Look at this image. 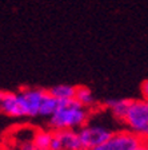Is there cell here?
Here are the masks:
<instances>
[{
  "label": "cell",
  "mask_w": 148,
  "mask_h": 150,
  "mask_svg": "<svg viewBox=\"0 0 148 150\" xmlns=\"http://www.w3.org/2000/svg\"><path fill=\"white\" fill-rule=\"evenodd\" d=\"M90 111L75 99L59 102L56 111L49 117V126L53 131L80 130L87 125Z\"/></svg>",
  "instance_id": "obj_1"
},
{
  "label": "cell",
  "mask_w": 148,
  "mask_h": 150,
  "mask_svg": "<svg viewBox=\"0 0 148 150\" xmlns=\"http://www.w3.org/2000/svg\"><path fill=\"white\" fill-rule=\"evenodd\" d=\"M124 123L133 134L148 141V100H132Z\"/></svg>",
  "instance_id": "obj_2"
},
{
  "label": "cell",
  "mask_w": 148,
  "mask_h": 150,
  "mask_svg": "<svg viewBox=\"0 0 148 150\" xmlns=\"http://www.w3.org/2000/svg\"><path fill=\"white\" fill-rule=\"evenodd\" d=\"M112 134L114 133L109 129L99 125H86L79 130L83 147L90 150H95L99 146H102L103 144H105Z\"/></svg>",
  "instance_id": "obj_3"
},
{
  "label": "cell",
  "mask_w": 148,
  "mask_h": 150,
  "mask_svg": "<svg viewBox=\"0 0 148 150\" xmlns=\"http://www.w3.org/2000/svg\"><path fill=\"white\" fill-rule=\"evenodd\" d=\"M145 141L132 131H117L111 135V138L95 150H135L143 145Z\"/></svg>",
  "instance_id": "obj_4"
},
{
  "label": "cell",
  "mask_w": 148,
  "mask_h": 150,
  "mask_svg": "<svg viewBox=\"0 0 148 150\" xmlns=\"http://www.w3.org/2000/svg\"><path fill=\"white\" fill-rule=\"evenodd\" d=\"M19 95L22 98L23 109L25 117H36L40 115V107L43 98L46 95V90L34 87H25L19 91Z\"/></svg>",
  "instance_id": "obj_5"
},
{
  "label": "cell",
  "mask_w": 148,
  "mask_h": 150,
  "mask_svg": "<svg viewBox=\"0 0 148 150\" xmlns=\"http://www.w3.org/2000/svg\"><path fill=\"white\" fill-rule=\"evenodd\" d=\"M84 149L80 141L79 130L53 131L52 144L49 150H81Z\"/></svg>",
  "instance_id": "obj_6"
},
{
  "label": "cell",
  "mask_w": 148,
  "mask_h": 150,
  "mask_svg": "<svg viewBox=\"0 0 148 150\" xmlns=\"http://www.w3.org/2000/svg\"><path fill=\"white\" fill-rule=\"evenodd\" d=\"M0 112H3L11 118L25 117L22 98H20L19 93L0 91Z\"/></svg>",
  "instance_id": "obj_7"
},
{
  "label": "cell",
  "mask_w": 148,
  "mask_h": 150,
  "mask_svg": "<svg viewBox=\"0 0 148 150\" xmlns=\"http://www.w3.org/2000/svg\"><path fill=\"white\" fill-rule=\"evenodd\" d=\"M131 102H132L131 99H108L105 102V107L111 111V114L117 121L124 122L130 110Z\"/></svg>",
  "instance_id": "obj_8"
},
{
  "label": "cell",
  "mask_w": 148,
  "mask_h": 150,
  "mask_svg": "<svg viewBox=\"0 0 148 150\" xmlns=\"http://www.w3.org/2000/svg\"><path fill=\"white\" fill-rule=\"evenodd\" d=\"M75 93H76V87L71 84H58L49 90V94L55 97L59 102L75 99Z\"/></svg>",
  "instance_id": "obj_9"
},
{
  "label": "cell",
  "mask_w": 148,
  "mask_h": 150,
  "mask_svg": "<svg viewBox=\"0 0 148 150\" xmlns=\"http://www.w3.org/2000/svg\"><path fill=\"white\" fill-rule=\"evenodd\" d=\"M75 100L79 102L81 106L90 109L95 103V97L92 91L86 86H76V93H75Z\"/></svg>",
  "instance_id": "obj_10"
},
{
  "label": "cell",
  "mask_w": 148,
  "mask_h": 150,
  "mask_svg": "<svg viewBox=\"0 0 148 150\" xmlns=\"http://www.w3.org/2000/svg\"><path fill=\"white\" fill-rule=\"evenodd\" d=\"M52 137H53V131L48 130H36L34 135V145L39 149L43 150H49L51 149V144H52Z\"/></svg>",
  "instance_id": "obj_11"
},
{
  "label": "cell",
  "mask_w": 148,
  "mask_h": 150,
  "mask_svg": "<svg viewBox=\"0 0 148 150\" xmlns=\"http://www.w3.org/2000/svg\"><path fill=\"white\" fill-rule=\"evenodd\" d=\"M59 106V100L55 97H52L49 91H46V95L43 98L40 107V115L41 117H52V114L56 111Z\"/></svg>",
  "instance_id": "obj_12"
},
{
  "label": "cell",
  "mask_w": 148,
  "mask_h": 150,
  "mask_svg": "<svg viewBox=\"0 0 148 150\" xmlns=\"http://www.w3.org/2000/svg\"><path fill=\"white\" fill-rule=\"evenodd\" d=\"M18 150H43V149H39L34 145L32 141H28V142H23V144L19 145V149Z\"/></svg>",
  "instance_id": "obj_13"
},
{
  "label": "cell",
  "mask_w": 148,
  "mask_h": 150,
  "mask_svg": "<svg viewBox=\"0 0 148 150\" xmlns=\"http://www.w3.org/2000/svg\"><path fill=\"white\" fill-rule=\"evenodd\" d=\"M140 93L143 95V99L148 100V79L142 82V84H140Z\"/></svg>",
  "instance_id": "obj_14"
},
{
  "label": "cell",
  "mask_w": 148,
  "mask_h": 150,
  "mask_svg": "<svg viewBox=\"0 0 148 150\" xmlns=\"http://www.w3.org/2000/svg\"><path fill=\"white\" fill-rule=\"evenodd\" d=\"M135 150H147V144H143V145H140L139 147H137V149H135Z\"/></svg>",
  "instance_id": "obj_15"
},
{
  "label": "cell",
  "mask_w": 148,
  "mask_h": 150,
  "mask_svg": "<svg viewBox=\"0 0 148 150\" xmlns=\"http://www.w3.org/2000/svg\"><path fill=\"white\" fill-rule=\"evenodd\" d=\"M145 144H147V150H148V142H145Z\"/></svg>",
  "instance_id": "obj_16"
},
{
  "label": "cell",
  "mask_w": 148,
  "mask_h": 150,
  "mask_svg": "<svg viewBox=\"0 0 148 150\" xmlns=\"http://www.w3.org/2000/svg\"><path fill=\"white\" fill-rule=\"evenodd\" d=\"M81 150H90V149H81Z\"/></svg>",
  "instance_id": "obj_17"
}]
</instances>
